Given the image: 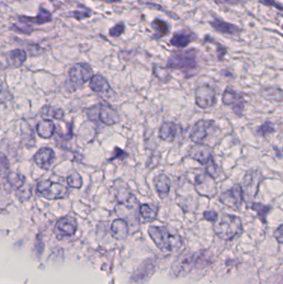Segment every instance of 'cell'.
<instances>
[{
    "instance_id": "6da1fadb",
    "label": "cell",
    "mask_w": 283,
    "mask_h": 284,
    "mask_svg": "<svg viewBox=\"0 0 283 284\" xmlns=\"http://www.w3.org/2000/svg\"><path fill=\"white\" fill-rule=\"evenodd\" d=\"M148 234L154 244L162 252H176L182 247L180 235L166 227L151 225L148 229Z\"/></svg>"
},
{
    "instance_id": "7a4b0ae2",
    "label": "cell",
    "mask_w": 283,
    "mask_h": 284,
    "mask_svg": "<svg viewBox=\"0 0 283 284\" xmlns=\"http://www.w3.org/2000/svg\"><path fill=\"white\" fill-rule=\"evenodd\" d=\"M166 67L168 69L180 71L187 79L194 77L199 67L198 52L194 48L173 52L168 58Z\"/></svg>"
},
{
    "instance_id": "3957f363",
    "label": "cell",
    "mask_w": 283,
    "mask_h": 284,
    "mask_svg": "<svg viewBox=\"0 0 283 284\" xmlns=\"http://www.w3.org/2000/svg\"><path fill=\"white\" fill-rule=\"evenodd\" d=\"M214 231L222 240H233L243 234V223L238 216L222 214L214 221Z\"/></svg>"
},
{
    "instance_id": "277c9868",
    "label": "cell",
    "mask_w": 283,
    "mask_h": 284,
    "mask_svg": "<svg viewBox=\"0 0 283 284\" xmlns=\"http://www.w3.org/2000/svg\"><path fill=\"white\" fill-rule=\"evenodd\" d=\"M197 195L193 183L184 178L183 181L179 182V187L176 188L177 204L183 211L189 213L198 209L199 199Z\"/></svg>"
},
{
    "instance_id": "5b68a950",
    "label": "cell",
    "mask_w": 283,
    "mask_h": 284,
    "mask_svg": "<svg viewBox=\"0 0 283 284\" xmlns=\"http://www.w3.org/2000/svg\"><path fill=\"white\" fill-rule=\"evenodd\" d=\"M263 180L264 176L257 169L249 170L243 177V183L240 186L243 193V202H245L247 207H249L252 202H254Z\"/></svg>"
},
{
    "instance_id": "8992f818",
    "label": "cell",
    "mask_w": 283,
    "mask_h": 284,
    "mask_svg": "<svg viewBox=\"0 0 283 284\" xmlns=\"http://www.w3.org/2000/svg\"><path fill=\"white\" fill-rule=\"evenodd\" d=\"M139 200H137L136 195L133 194L126 201L123 203L118 204L116 208V214L120 216V219L124 220L128 223L129 229L130 227L135 229H139Z\"/></svg>"
},
{
    "instance_id": "52a82bcc",
    "label": "cell",
    "mask_w": 283,
    "mask_h": 284,
    "mask_svg": "<svg viewBox=\"0 0 283 284\" xmlns=\"http://www.w3.org/2000/svg\"><path fill=\"white\" fill-rule=\"evenodd\" d=\"M87 115L92 121H100L104 125L111 126L120 122L118 111L110 105L100 103L87 110Z\"/></svg>"
},
{
    "instance_id": "ba28073f",
    "label": "cell",
    "mask_w": 283,
    "mask_h": 284,
    "mask_svg": "<svg viewBox=\"0 0 283 284\" xmlns=\"http://www.w3.org/2000/svg\"><path fill=\"white\" fill-rule=\"evenodd\" d=\"M200 257L197 252H183L182 254L177 258L176 260L173 262L171 272L174 277L180 278L183 276H186L191 273V271L197 267L198 261Z\"/></svg>"
},
{
    "instance_id": "9c48e42d",
    "label": "cell",
    "mask_w": 283,
    "mask_h": 284,
    "mask_svg": "<svg viewBox=\"0 0 283 284\" xmlns=\"http://www.w3.org/2000/svg\"><path fill=\"white\" fill-rule=\"evenodd\" d=\"M93 70L89 64L85 63H79L72 66L69 70V82L73 90H78V88L86 84L93 78Z\"/></svg>"
},
{
    "instance_id": "30bf717a",
    "label": "cell",
    "mask_w": 283,
    "mask_h": 284,
    "mask_svg": "<svg viewBox=\"0 0 283 284\" xmlns=\"http://www.w3.org/2000/svg\"><path fill=\"white\" fill-rule=\"evenodd\" d=\"M193 183L195 191L198 195L211 199L218 193L217 181L212 177L206 174L205 171H200L194 175Z\"/></svg>"
},
{
    "instance_id": "8fae6325",
    "label": "cell",
    "mask_w": 283,
    "mask_h": 284,
    "mask_svg": "<svg viewBox=\"0 0 283 284\" xmlns=\"http://www.w3.org/2000/svg\"><path fill=\"white\" fill-rule=\"evenodd\" d=\"M37 190L41 196L48 200L63 199L68 193L67 186L61 183L52 182L51 180H41L37 186Z\"/></svg>"
},
{
    "instance_id": "7c38bea8",
    "label": "cell",
    "mask_w": 283,
    "mask_h": 284,
    "mask_svg": "<svg viewBox=\"0 0 283 284\" xmlns=\"http://www.w3.org/2000/svg\"><path fill=\"white\" fill-rule=\"evenodd\" d=\"M222 104L231 107L232 110L236 116L242 117L245 109V96L242 93H237L231 87H228L223 92L222 97Z\"/></svg>"
},
{
    "instance_id": "4fadbf2b",
    "label": "cell",
    "mask_w": 283,
    "mask_h": 284,
    "mask_svg": "<svg viewBox=\"0 0 283 284\" xmlns=\"http://www.w3.org/2000/svg\"><path fill=\"white\" fill-rule=\"evenodd\" d=\"M216 90L211 85L203 84L195 90V104L197 107L206 110L216 104Z\"/></svg>"
},
{
    "instance_id": "5bb4252c",
    "label": "cell",
    "mask_w": 283,
    "mask_h": 284,
    "mask_svg": "<svg viewBox=\"0 0 283 284\" xmlns=\"http://www.w3.org/2000/svg\"><path fill=\"white\" fill-rule=\"evenodd\" d=\"M216 125L213 120H200L194 124L189 134V138L195 144H204L213 131Z\"/></svg>"
},
{
    "instance_id": "9a60e30c",
    "label": "cell",
    "mask_w": 283,
    "mask_h": 284,
    "mask_svg": "<svg viewBox=\"0 0 283 284\" xmlns=\"http://www.w3.org/2000/svg\"><path fill=\"white\" fill-rule=\"evenodd\" d=\"M220 203L227 206L234 211H237L243 205V193L238 184L234 185L231 189L222 192L219 196Z\"/></svg>"
},
{
    "instance_id": "2e32d148",
    "label": "cell",
    "mask_w": 283,
    "mask_h": 284,
    "mask_svg": "<svg viewBox=\"0 0 283 284\" xmlns=\"http://www.w3.org/2000/svg\"><path fill=\"white\" fill-rule=\"evenodd\" d=\"M188 157L202 165H207L211 159H214L211 148L206 144H195L191 146L188 152Z\"/></svg>"
},
{
    "instance_id": "e0dca14e",
    "label": "cell",
    "mask_w": 283,
    "mask_h": 284,
    "mask_svg": "<svg viewBox=\"0 0 283 284\" xmlns=\"http://www.w3.org/2000/svg\"><path fill=\"white\" fill-rule=\"evenodd\" d=\"M18 23H25L28 25H44L46 23H51L52 20V13L48 9H45L43 6H40L38 9V15L34 17L26 16V15H19L17 17Z\"/></svg>"
},
{
    "instance_id": "ac0fdd59",
    "label": "cell",
    "mask_w": 283,
    "mask_h": 284,
    "mask_svg": "<svg viewBox=\"0 0 283 284\" xmlns=\"http://www.w3.org/2000/svg\"><path fill=\"white\" fill-rule=\"evenodd\" d=\"M212 28L219 33L221 34L228 35V36H238L243 32V29L234 23H228L222 20L220 17H214L210 22Z\"/></svg>"
},
{
    "instance_id": "d6986e66",
    "label": "cell",
    "mask_w": 283,
    "mask_h": 284,
    "mask_svg": "<svg viewBox=\"0 0 283 284\" xmlns=\"http://www.w3.org/2000/svg\"><path fill=\"white\" fill-rule=\"evenodd\" d=\"M34 162L39 168L48 171L52 167L55 159V153L51 148H43L35 154Z\"/></svg>"
},
{
    "instance_id": "ffe728a7",
    "label": "cell",
    "mask_w": 283,
    "mask_h": 284,
    "mask_svg": "<svg viewBox=\"0 0 283 284\" xmlns=\"http://www.w3.org/2000/svg\"><path fill=\"white\" fill-rule=\"evenodd\" d=\"M196 38V35L194 32L182 29L173 33L170 43L172 46L177 48H185L188 47L191 43H193Z\"/></svg>"
},
{
    "instance_id": "44dd1931",
    "label": "cell",
    "mask_w": 283,
    "mask_h": 284,
    "mask_svg": "<svg viewBox=\"0 0 283 284\" xmlns=\"http://www.w3.org/2000/svg\"><path fill=\"white\" fill-rule=\"evenodd\" d=\"M78 229V223L74 218L70 216L63 217L57 222L56 231L58 235L72 236Z\"/></svg>"
},
{
    "instance_id": "7402d4cb",
    "label": "cell",
    "mask_w": 283,
    "mask_h": 284,
    "mask_svg": "<svg viewBox=\"0 0 283 284\" xmlns=\"http://www.w3.org/2000/svg\"><path fill=\"white\" fill-rule=\"evenodd\" d=\"M180 130L181 127L174 122H164L159 128V137L164 142H173Z\"/></svg>"
},
{
    "instance_id": "603a6c76",
    "label": "cell",
    "mask_w": 283,
    "mask_h": 284,
    "mask_svg": "<svg viewBox=\"0 0 283 284\" xmlns=\"http://www.w3.org/2000/svg\"><path fill=\"white\" fill-rule=\"evenodd\" d=\"M154 186L160 199L167 197L171 191V180L166 174H159L153 180Z\"/></svg>"
},
{
    "instance_id": "cb8c5ba5",
    "label": "cell",
    "mask_w": 283,
    "mask_h": 284,
    "mask_svg": "<svg viewBox=\"0 0 283 284\" xmlns=\"http://www.w3.org/2000/svg\"><path fill=\"white\" fill-rule=\"evenodd\" d=\"M26 182V178L23 174L16 172H10L7 175L4 188L7 193L10 194L13 190H16L22 188Z\"/></svg>"
},
{
    "instance_id": "d4e9b609",
    "label": "cell",
    "mask_w": 283,
    "mask_h": 284,
    "mask_svg": "<svg viewBox=\"0 0 283 284\" xmlns=\"http://www.w3.org/2000/svg\"><path fill=\"white\" fill-rule=\"evenodd\" d=\"M110 230L113 238L117 240H125L130 233L128 223L122 219H117L113 221Z\"/></svg>"
},
{
    "instance_id": "484cf974",
    "label": "cell",
    "mask_w": 283,
    "mask_h": 284,
    "mask_svg": "<svg viewBox=\"0 0 283 284\" xmlns=\"http://www.w3.org/2000/svg\"><path fill=\"white\" fill-rule=\"evenodd\" d=\"M27 58L28 55H27L26 51L21 48H15L7 53L8 65L13 68H18L22 67L26 62Z\"/></svg>"
},
{
    "instance_id": "4316f807",
    "label": "cell",
    "mask_w": 283,
    "mask_h": 284,
    "mask_svg": "<svg viewBox=\"0 0 283 284\" xmlns=\"http://www.w3.org/2000/svg\"><path fill=\"white\" fill-rule=\"evenodd\" d=\"M89 87L93 92L97 93H107L111 91L109 82L107 79L100 74L93 75L90 79Z\"/></svg>"
},
{
    "instance_id": "83f0119b",
    "label": "cell",
    "mask_w": 283,
    "mask_h": 284,
    "mask_svg": "<svg viewBox=\"0 0 283 284\" xmlns=\"http://www.w3.org/2000/svg\"><path fill=\"white\" fill-rule=\"evenodd\" d=\"M159 212V207L150 204H144L140 205L139 214L143 219L144 223H150L156 221Z\"/></svg>"
},
{
    "instance_id": "f1b7e54d",
    "label": "cell",
    "mask_w": 283,
    "mask_h": 284,
    "mask_svg": "<svg viewBox=\"0 0 283 284\" xmlns=\"http://www.w3.org/2000/svg\"><path fill=\"white\" fill-rule=\"evenodd\" d=\"M55 132V125L51 120L44 119L38 122L37 133L39 137L47 139L51 138Z\"/></svg>"
},
{
    "instance_id": "f546056e",
    "label": "cell",
    "mask_w": 283,
    "mask_h": 284,
    "mask_svg": "<svg viewBox=\"0 0 283 284\" xmlns=\"http://www.w3.org/2000/svg\"><path fill=\"white\" fill-rule=\"evenodd\" d=\"M151 28L154 30V34L152 37L156 39L164 38L167 36L170 32V27L165 21L160 18H155L151 22Z\"/></svg>"
},
{
    "instance_id": "4dcf8cb0",
    "label": "cell",
    "mask_w": 283,
    "mask_h": 284,
    "mask_svg": "<svg viewBox=\"0 0 283 284\" xmlns=\"http://www.w3.org/2000/svg\"><path fill=\"white\" fill-rule=\"evenodd\" d=\"M249 208L257 213V217L260 219L263 223H267V216L272 209L271 206L266 205H263L259 202H252Z\"/></svg>"
},
{
    "instance_id": "1f68e13d",
    "label": "cell",
    "mask_w": 283,
    "mask_h": 284,
    "mask_svg": "<svg viewBox=\"0 0 283 284\" xmlns=\"http://www.w3.org/2000/svg\"><path fill=\"white\" fill-rule=\"evenodd\" d=\"M262 96L267 100L282 102L283 92L279 87H267L262 91Z\"/></svg>"
},
{
    "instance_id": "d6a6232c",
    "label": "cell",
    "mask_w": 283,
    "mask_h": 284,
    "mask_svg": "<svg viewBox=\"0 0 283 284\" xmlns=\"http://www.w3.org/2000/svg\"><path fill=\"white\" fill-rule=\"evenodd\" d=\"M205 173L208 174L209 176L212 177L214 180H218L222 179V174L220 171L219 166L217 165L216 163L214 162V159H211L209 162L205 165Z\"/></svg>"
},
{
    "instance_id": "836d02e7",
    "label": "cell",
    "mask_w": 283,
    "mask_h": 284,
    "mask_svg": "<svg viewBox=\"0 0 283 284\" xmlns=\"http://www.w3.org/2000/svg\"><path fill=\"white\" fill-rule=\"evenodd\" d=\"M44 116H50L56 120L63 119L64 111L61 108H54L50 106H46L42 108L40 111Z\"/></svg>"
},
{
    "instance_id": "e575fe53",
    "label": "cell",
    "mask_w": 283,
    "mask_h": 284,
    "mask_svg": "<svg viewBox=\"0 0 283 284\" xmlns=\"http://www.w3.org/2000/svg\"><path fill=\"white\" fill-rule=\"evenodd\" d=\"M276 131L275 124L272 122L267 121L263 124L259 126L256 130V133L259 137H265L268 135H272Z\"/></svg>"
},
{
    "instance_id": "d590c367",
    "label": "cell",
    "mask_w": 283,
    "mask_h": 284,
    "mask_svg": "<svg viewBox=\"0 0 283 284\" xmlns=\"http://www.w3.org/2000/svg\"><path fill=\"white\" fill-rule=\"evenodd\" d=\"M154 74L163 83H168L171 80V75L168 70L159 66H155L153 68Z\"/></svg>"
},
{
    "instance_id": "8d00e7d4",
    "label": "cell",
    "mask_w": 283,
    "mask_h": 284,
    "mask_svg": "<svg viewBox=\"0 0 283 284\" xmlns=\"http://www.w3.org/2000/svg\"><path fill=\"white\" fill-rule=\"evenodd\" d=\"M67 185L71 188L81 189L82 186V178L81 175L78 174V172H72L70 174L67 179Z\"/></svg>"
},
{
    "instance_id": "74e56055",
    "label": "cell",
    "mask_w": 283,
    "mask_h": 284,
    "mask_svg": "<svg viewBox=\"0 0 283 284\" xmlns=\"http://www.w3.org/2000/svg\"><path fill=\"white\" fill-rule=\"evenodd\" d=\"M19 23L22 24V26H18L17 24L15 23L10 27V30L17 32V33H22V34H32V32H33V28L32 26L25 24V23Z\"/></svg>"
},
{
    "instance_id": "f35d334b",
    "label": "cell",
    "mask_w": 283,
    "mask_h": 284,
    "mask_svg": "<svg viewBox=\"0 0 283 284\" xmlns=\"http://www.w3.org/2000/svg\"><path fill=\"white\" fill-rule=\"evenodd\" d=\"M10 164L9 159L3 154L0 155V176H7L9 173Z\"/></svg>"
},
{
    "instance_id": "ab89813d",
    "label": "cell",
    "mask_w": 283,
    "mask_h": 284,
    "mask_svg": "<svg viewBox=\"0 0 283 284\" xmlns=\"http://www.w3.org/2000/svg\"><path fill=\"white\" fill-rule=\"evenodd\" d=\"M93 15L92 12L89 9L86 10H76V11L71 12L69 14L70 17H74L76 20L81 21L88 18Z\"/></svg>"
},
{
    "instance_id": "60d3db41",
    "label": "cell",
    "mask_w": 283,
    "mask_h": 284,
    "mask_svg": "<svg viewBox=\"0 0 283 284\" xmlns=\"http://www.w3.org/2000/svg\"><path fill=\"white\" fill-rule=\"evenodd\" d=\"M128 155L127 152L126 151H125L124 150H122L120 147H115L114 149V151H113L112 156L110 158L108 159V161L109 162H112L114 160H116V159H120V160H125V159L127 158Z\"/></svg>"
},
{
    "instance_id": "b9f144b4",
    "label": "cell",
    "mask_w": 283,
    "mask_h": 284,
    "mask_svg": "<svg viewBox=\"0 0 283 284\" xmlns=\"http://www.w3.org/2000/svg\"><path fill=\"white\" fill-rule=\"evenodd\" d=\"M31 194H32L31 189L28 187V186L25 187V185L16 191L17 199L20 200L21 202H24V201L29 200L31 197Z\"/></svg>"
},
{
    "instance_id": "7bdbcfd3",
    "label": "cell",
    "mask_w": 283,
    "mask_h": 284,
    "mask_svg": "<svg viewBox=\"0 0 283 284\" xmlns=\"http://www.w3.org/2000/svg\"><path fill=\"white\" fill-rule=\"evenodd\" d=\"M13 99V95L6 86L0 82V104L6 103Z\"/></svg>"
},
{
    "instance_id": "ee69618b",
    "label": "cell",
    "mask_w": 283,
    "mask_h": 284,
    "mask_svg": "<svg viewBox=\"0 0 283 284\" xmlns=\"http://www.w3.org/2000/svg\"><path fill=\"white\" fill-rule=\"evenodd\" d=\"M126 26L123 23H119L115 24L112 28L109 29V35L112 38H118L125 32Z\"/></svg>"
},
{
    "instance_id": "f6af8a7d",
    "label": "cell",
    "mask_w": 283,
    "mask_h": 284,
    "mask_svg": "<svg viewBox=\"0 0 283 284\" xmlns=\"http://www.w3.org/2000/svg\"><path fill=\"white\" fill-rule=\"evenodd\" d=\"M249 0H214L219 5L237 6L245 4Z\"/></svg>"
},
{
    "instance_id": "bcb514c9",
    "label": "cell",
    "mask_w": 283,
    "mask_h": 284,
    "mask_svg": "<svg viewBox=\"0 0 283 284\" xmlns=\"http://www.w3.org/2000/svg\"><path fill=\"white\" fill-rule=\"evenodd\" d=\"M218 216H219L218 213L214 210H207V211L204 212V214H203L204 220H205L208 222H213V223L216 221Z\"/></svg>"
},
{
    "instance_id": "7dc6e473",
    "label": "cell",
    "mask_w": 283,
    "mask_h": 284,
    "mask_svg": "<svg viewBox=\"0 0 283 284\" xmlns=\"http://www.w3.org/2000/svg\"><path fill=\"white\" fill-rule=\"evenodd\" d=\"M259 3L265 6H272V7L276 8V9H279L280 11L283 10L282 4L276 2V0H259Z\"/></svg>"
},
{
    "instance_id": "c3c4849f",
    "label": "cell",
    "mask_w": 283,
    "mask_h": 284,
    "mask_svg": "<svg viewBox=\"0 0 283 284\" xmlns=\"http://www.w3.org/2000/svg\"><path fill=\"white\" fill-rule=\"evenodd\" d=\"M274 237L278 241L279 244H283V225L281 224L274 232Z\"/></svg>"
},
{
    "instance_id": "681fc988",
    "label": "cell",
    "mask_w": 283,
    "mask_h": 284,
    "mask_svg": "<svg viewBox=\"0 0 283 284\" xmlns=\"http://www.w3.org/2000/svg\"><path fill=\"white\" fill-rule=\"evenodd\" d=\"M273 150H274L275 152H276V155H277V157H278V158H279V159H282V152H281V151H279V150H278V148L275 147V146H273Z\"/></svg>"
},
{
    "instance_id": "f907efd6",
    "label": "cell",
    "mask_w": 283,
    "mask_h": 284,
    "mask_svg": "<svg viewBox=\"0 0 283 284\" xmlns=\"http://www.w3.org/2000/svg\"><path fill=\"white\" fill-rule=\"evenodd\" d=\"M120 1H122V0H106V2L109 3H117Z\"/></svg>"
},
{
    "instance_id": "816d5d0a",
    "label": "cell",
    "mask_w": 283,
    "mask_h": 284,
    "mask_svg": "<svg viewBox=\"0 0 283 284\" xmlns=\"http://www.w3.org/2000/svg\"><path fill=\"white\" fill-rule=\"evenodd\" d=\"M0 191H1V185H0Z\"/></svg>"
}]
</instances>
